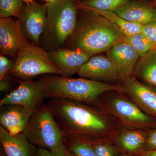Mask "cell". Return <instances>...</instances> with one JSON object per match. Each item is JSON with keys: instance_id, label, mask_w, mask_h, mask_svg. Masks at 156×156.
Wrapping results in <instances>:
<instances>
[{"instance_id": "6", "label": "cell", "mask_w": 156, "mask_h": 156, "mask_svg": "<svg viewBox=\"0 0 156 156\" xmlns=\"http://www.w3.org/2000/svg\"><path fill=\"white\" fill-rule=\"evenodd\" d=\"M34 145L51 150L61 147L64 134L46 104L34 113L22 132Z\"/></svg>"}, {"instance_id": "26", "label": "cell", "mask_w": 156, "mask_h": 156, "mask_svg": "<svg viewBox=\"0 0 156 156\" xmlns=\"http://www.w3.org/2000/svg\"><path fill=\"white\" fill-rule=\"evenodd\" d=\"M15 60L9 59L5 55L1 54L0 56V80L9 74L14 68Z\"/></svg>"}, {"instance_id": "14", "label": "cell", "mask_w": 156, "mask_h": 156, "mask_svg": "<svg viewBox=\"0 0 156 156\" xmlns=\"http://www.w3.org/2000/svg\"><path fill=\"white\" fill-rule=\"evenodd\" d=\"M48 53L51 61L61 72L60 75L69 77L77 73L91 57L80 50L66 48H58Z\"/></svg>"}, {"instance_id": "17", "label": "cell", "mask_w": 156, "mask_h": 156, "mask_svg": "<svg viewBox=\"0 0 156 156\" xmlns=\"http://www.w3.org/2000/svg\"><path fill=\"white\" fill-rule=\"evenodd\" d=\"M114 13L127 21L141 25L156 20V8L142 0H131Z\"/></svg>"}, {"instance_id": "32", "label": "cell", "mask_w": 156, "mask_h": 156, "mask_svg": "<svg viewBox=\"0 0 156 156\" xmlns=\"http://www.w3.org/2000/svg\"><path fill=\"white\" fill-rule=\"evenodd\" d=\"M23 2L25 4H32L34 2V0H22Z\"/></svg>"}, {"instance_id": "2", "label": "cell", "mask_w": 156, "mask_h": 156, "mask_svg": "<svg viewBox=\"0 0 156 156\" xmlns=\"http://www.w3.org/2000/svg\"><path fill=\"white\" fill-rule=\"evenodd\" d=\"M125 37L118 27L100 14L79 7L76 27L66 48L92 57L108 51Z\"/></svg>"}, {"instance_id": "25", "label": "cell", "mask_w": 156, "mask_h": 156, "mask_svg": "<svg viewBox=\"0 0 156 156\" xmlns=\"http://www.w3.org/2000/svg\"><path fill=\"white\" fill-rule=\"evenodd\" d=\"M104 139L90 138L95 156H119L118 147L106 143Z\"/></svg>"}, {"instance_id": "31", "label": "cell", "mask_w": 156, "mask_h": 156, "mask_svg": "<svg viewBox=\"0 0 156 156\" xmlns=\"http://www.w3.org/2000/svg\"><path fill=\"white\" fill-rule=\"evenodd\" d=\"M134 156H156V150L153 151H141L133 155Z\"/></svg>"}, {"instance_id": "18", "label": "cell", "mask_w": 156, "mask_h": 156, "mask_svg": "<svg viewBox=\"0 0 156 156\" xmlns=\"http://www.w3.org/2000/svg\"><path fill=\"white\" fill-rule=\"evenodd\" d=\"M148 130L124 129L117 134L115 141L119 150L127 154L143 151L147 138Z\"/></svg>"}, {"instance_id": "8", "label": "cell", "mask_w": 156, "mask_h": 156, "mask_svg": "<svg viewBox=\"0 0 156 156\" xmlns=\"http://www.w3.org/2000/svg\"><path fill=\"white\" fill-rule=\"evenodd\" d=\"M19 86L0 101L1 106L20 105L35 112L43 104L44 94L40 81L18 80Z\"/></svg>"}, {"instance_id": "16", "label": "cell", "mask_w": 156, "mask_h": 156, "mask_svg": "<svg viewBox=\"0 0 156 156\" xmlns=\"http://www.w3.org/2000/svg\"><path fill=\"white\" fill-rule=\"evenodd\" d=\"M0 143L7 156H36L38 150L22 133L12 135L1 126Z\"/></svg>"}, {"instance_id": "5", "label": "cell", "mask_w": 156, "mask_h": 156, "mask_svg": "<svg viewBox=\"0 0 156 156\" xmlns=\"http://www.w3.org/2000/svg\"><path fill=\"white\" fill-rule=\"evenodd\" d=\"M90 105L105 112L124 129H156V119L146 114L131 99L119 94L111 95L106 98L100 96Z\"/></svg>"}, {"instance_id": "24", "label": "cell", "mask_w": 156, "mask_h": 156, "mask_svg": "<svg viewBox=\"0 0 156 156\" xmlns=\"http://www.w3.org/2000/svg\"><path fill=\"white\" fill-rule=\"evenodd\" d=\"M23 4L22 0H0V18H18Z\"/></svg>"}, {"instance_id": "28", "label": "cell", "mask_w": 156, "mask_h": 156, "mask_svg": "<svg viewBox=\"0 0 156 156\" xmlns=\"http://www.w3.org/2000/svg\"><path fill=\"white\" fill-rule=\"evenodd\" d=\"M36 156H67V150L64 145L51 150L41 148L38 150Z\"/></svg>"}, {"instance_id": "21", "label": "cell", "mask_w": 156, "mask_h": 156, "mask_svg": "<svg viewBox=\"0 0 156 156\" xmlns=\"http://www.w3.org/2000/svg\"><path fill=\"white\" fill-rule=\"evenodd\" d=\"M80 8H84L95 11L108 20L118 27L126 36L131 35L142 32L143 25L129 22L119 17L115 13L111 11H101L88 7L79 5Z\"/></svg>"}, {"instance_id": "35", "label": "cell", "mask_w": 156, "mask_h": 156, "mask_svg": "<svg viewBox=\"0 0 156 156\" xmlns=\"http://www.w3.org/2000/svg\"><path fill=\"white\" fill-rule=\"evenodd\" d=\"M43 1H45L46 2H53V1H55V0H43Z\"/></svg>"}, {"instance_id": "15", "label": "cell", "mask_w": 156, "mask_h": 156, "mask_svg": "<svg viewBox=\"0 0 156 156\" xmlns=\"http://www.w3.org/2000/svg\"><path fill=\"white\" fill-rule=\"evenodd\" d=\"M6 105L8 106L1 110V126L12 135L22 133L28 126L34 112L20 105Z\"/></svg>"}, {"instance_id": "3", "label": "cell", "mask_w": 156, "mask_h": 156, "mask_svg": "<svg viewBox=\"0 0 156 156\" xmlns=\"http://www.w3.org/2000/svg\"><path fill=\"white\" fill-rule=\"evenodd\" d=\"M46 98H62L91 104L108 92H122L121 86L52 74L39 80Z\"/></svg>"}, {"instance_id": "29", "label": "cell", "mask_w": 156, "mask_h": 156, "mask_svg": "<svg viewBox=\"0 0 156 156\" xmlns=\"http://www.w3.org/2000/svg\"><path fill=\"white\" fill-rule=\"evenodd\" d=\"M156 150V129L148 130L147 138L143 151Z\"/></svg>"}, {"instance_id": "1", "label": "cell", "mask_w": 156, "mask_h": 156, "mask_svg": "<svg viewBox=\"0 0 156 156\" xmlns=\"http://www.w3.org/2000/svg\"><path fill=\"white\" fill-rule=\"evenodd\" d=\"M46 105L64 135L105 139L119 133L115 121L96 107L62 98H49Z\"/></svg>"}, {"instance_id": "23", "label": "cell", "mask_w": 156, "mask_h": 156, "mask_svg": "<svg viewBox=\"0 0 156 156\" xmlns=\"http://www.w3.org/2000/svg\"><path fill=\"white\" fill-rule=\"evenodd\" d=\"M123 41L127 42L143 57L150 50L154 49L153 45L142 32L126 36Z\"/></svg>"}, {"instance_id": "20", "label": "cell", "mask_w": 156, "mask_h": 156, "mask_svg": "<svg viewBox=\"0 0 156 156\" xmlns=\"http://www.w3.org/2000/svg\"><path fill=\"white\" fill-rule=\"evenodd\" d=\"M63 144L74 156H96L90 138L77 135H64Z\"/></svg>"}, {"instance_id": "10", "label": "cell", "mask_w": 156, "mask_h": 156, "mask_svg": "<svg viewBox=\"0 0 156 156\" xmlns=\"http://www.w3.org/2000/svg\"><path fill=\"white\" fill-rule=\"evenodd\" d=\"M28 41L18 18H0L1 54L10 56L15 60L20 51Z\"/></svg>"}, {"instance_id": "22", "label": "cell", "mask_w": 156, "mask_h": 156, "mask_svg": "<svg viewBox=\"0 0 156 156\" xmlns=\"http://www.w3.org/2000/svg\"><path fill=\"white\" fill-rule=\"evenodd\" d=\"M131 0H83L79 5L114 12Z\"/></svg>"}, {"instance_id": "36", "label": "cell", "mask_w": 156, "mask_h": 156, "mask_svg": "<svg viewBox=\"0 0 156 156\" xmlns=\"http://www.w3.org/2000/svg\"><path fill=\"white\" fill-rule=\"evenodd\" d=\"M67 156H74L72 154H71L67 150Z\"/></svg>"}, {"instance_id": "4", "label": "cell", "mask_w": 156, "mask_h": 156, "mask_svg": "<svg viewBox=\"0 0 156 156\" xmlns=\"http://www.w3.org/2000/svg\"><path fill=\"white\" fill-rule=\"evenodd\" d=\"M79 2V0L47 2L46 25L40 41L41 48L49 52L64 47L76 27Z\"/></svg>"}, {"instance_id": "37", "label": "cell", "mask_w": 156, "mask_h": 156, "mask_svg": "<svg viewBox=\"0 0 156 156\" xmlns=\"http://www.w3.org/2000/svg\"><path fill=\"white\" fill-rule=\"evenodd\" d=\"M120 156H131L127 154H122V155H121Z\"/></svg>"}, {"instance_id": "33", "label": "cell", "mask_w": 156, "mask_h": 156, "mask_svg": "<svg viewBox=\"0 0 156 156\" xmlns=\"http://www.w3.org/2000/svg\"><path fill=\"white\" fill-rule=\"evenodd\" d=\"M0 156H7L3 151L2 148H0Z\"/></svg>"}, {"instance_id": "30", "label": "cell", "mask_w": 156, "mask_h": 156, "mask_svg": "<svg viewBox=\"0 0 156 156\" xmlns=\"http://www.w3.org/2000/svg\"><path fill=\"white\" fill-rule=\"evenodd\" d=\"M9 75L0 80V91L1 92H7L11 87V83Z\"/></svg>"}, {"instance_id": "12", "label": "cell", "mask_w": 156, "mask_h": 156, "mask_svg": "<svg viewBox=\"0 0 156 156\" xmlns=\"http://www.w3.org/2000/svg\"><path fill=\"white\" fill-rule=\"evenodd\" d=\"M77 74L81 78L106 83L120 80L114 64L107 56L101 55L90 57Z\"/></svg>"}, {"instance_id": "38", "label": "cell", "mask_w": 156, "mask_h": 156, "mask_svg": "<svg viewBox=\"0 0 156 156\" xmlns=\"http://www.w3.org/2000/svg\"><path fill=\"white\" fill-rule=\"evenodd\" d=\"M80 1H83V0H79Z\"/></svg>"}, {"instance_id": "19", "label": "cell", "mask_w": 156, "mask_h": 156, "mask_svg": "<svg viewBox=\"0 0 156 156\" xmlns=\"http://www.w3.org/2000/svg\"><path fill=\"white\" fill-rule=\"evenodd\" d=\"M133 76L142 83L156 88V49L140 58Z\"/></svg>"}, {"instance_id": "27", "label": "cell", "mask_w": 156, "mask_h": 156, "mask_svg": "<svg viewBox=\"0 0 156 156\" xmlns=\"http://www.w3.org/2000/svg\"><path fill=\"white\" fill-rule=\"evenodd\" d=\"M142 33L156 49V20L143 25Z\"/></svg>"}, {"instance_id": "9", "label": "cell", "mask_w": 156, "mask_h": 156, "mask_svg": "<svg viewBox=\"0 0 156 156\" xmlns=\"http://www.w3.org/2000/svg\"><path fill=\"white\" fill-rule=\"evenodd\" d=\"M47 9V2L24 4L18 18L27 38L38 46L45 29Z\"/></svg>"}, {"instance_id": "13", "label": "cell", "mask_w": 156, "mask_h": 156, "mask_svg": "<svg viewBox=\"0 0 156 156\" xmlns=\"http://www.w3.org/2000/svg\"><path fill=\"white\" fill-rule=\"evenodd\" d=\"M106 56L116 67L120 80L122 81L133 76L135 66L140 58L136 50L123 40L115 44L107 51Z\"/></svg>"}, {"instance_id": "7", "label": "cell", "mask_w": 156, "mask_h": 156, "mask_svg": "<svg viewBox=\"0 0 156 156\" xmlns=\"http://www.w3.org/2000/svg\"><path fill=\"white\" fill-rule=\"evenodd\" d=\"M9 74L25 80L41 75H60L61 72L50 59L48 52L28 41L18 53Z\"/></svg>"}, {"instance_id": "34", "label": "cell", "mask_w": 156, "mask_h": 156, "mask_svg": "<svg viewBox=\"0 0 156 156\" xmlns=\"http://www.w3.org/2000/svg\"><path fill=\"white\" fill-rule=\"evenodd\" d=\"M152 5L156 8V0H153Z\"/></svg>"}, {"instance_id": "11", "label": "cell", "mask_w": 156, "mask_h": 156, "mask_svg": "<svg viewBox=\"0 0 156 156\" xmlns=\"http://www.w3.org/2000/svg\"><path fill=\"white\" fill-rule=\"evenodd\" d=\"M122 82V92L146 114L156 119V88L142 83L134 76Z\"/></svg>"}]
</instances>
